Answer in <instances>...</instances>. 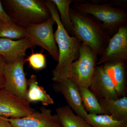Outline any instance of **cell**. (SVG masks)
Returning a JSON list of instances; mask_svg holds the SVG:
<instances>
[{"instance_id":"cell-1","label":"cell","mask_w":127,"mask_h":127,"mask_svg":"<svg viewBox=\"0 0 127 127\" xmlns=\"http://www.w3.org/2000/svg\"><path fill=\"white\" fill-rule=\"evenodd\" d=\"M45 3L57 27L54 35L59 50V59L57 65L52 71V80L57 82L70 78L71 66L79 56L82 42L76 36L70 35L65 30L57 7L51 0H46Z\"/></svg>"},{"instance_id":"cell-2","label":"cell","mask_w":127,"mask_h":127,"mask_svg":"<svg viewBox=\"0 0 127 127\" xmlns=\"http://www.w3.org/2000/svg\"><path fill=\"white\" fill-rule=\"evenodd\" d=\"M70 14L74 36L82 43L95 50L100 57L111 37L103 28L102 23L93 16L72 7L70 8Z\"/></svg>"},{"instance_id":"cell-3","label":"cell","mask_w":127,"mask_h":127,"mask_svg":"<svg viewBox=\"0 0 127 127\" xmlns=\"http://www.w3.org/2000/svg\"><path fill=\"white\" fill-rule=\"evenodd\" d=\"M74 1L72 7L93 16L102 23L103 28L111 37L120 28L127 25V12L125 9L114 6L104 0Z\"/></svg>"},{"instance_id":"cell-4","label":"cell","mask_w":127,"mask_h":127,"mask_svg":"<svg viewBox=\"0 0 127 127\" xmlns=\"http://www.w3.org/2000/svg\"><path fill=\"white\" fill-rule=\"evenodd\" d=\"M5 11L12 22L26 28L46 21L52 17L43 0H4Z\"/></svg>"},{"instance_id":"cell-5","label":"cell","mask_w":127,"mask_h":127,"mask_svg":"<svg viewBox=\"0 0 127 127\" xmlns=\"http://www.w3.org/2000/svg\"><path fill=\"white\" fill-rule=\"evenodd\" d=\"M98 56L95 50L82 43L79 56L71 66L70 78L78 86L89 88Z\"/></svg>"},{"instance_id":"cell-6","label":"cell","mask_w":127,"mask_h":127,"mask_svg":"<svg viewBox=\"0 0 127 127\" xmlns=\"http://www.w3.org/2000/svg\"><path fill=\"white\" fill-rule=\"evenodd\" d=\"M56 24L52 17L37 25L26 28L27 37L34 46L41 47L49 53L56 61L59 59V50L55 41L53 26Z\"/></svg>"},{"instance_id":"cell-7","label":"cell","mask_w":127,"mask_h":127,"mask_svg":"<svg viewBox=\"0 0 127 127\" xmlns=\"http://www.w3.org/2000/svg\"><path fill=\"white\" fill-rule=\"evenodd\" d=\"M25 60V56H22L13 63L5 64L3 71L5 78L4 88L28 101V88L24 71Z\"/></svg>"},{"instance_id":"cell-8","label":"cell","mask_w":127,"mask_h":127,"mask_svg":"<svg viewBox=\"0 0 127 127\" xmlns=\"http://www.w3.org/2000/svg\"><path fill=\"white\" fill-rule=\"evenodd\" d=\"M35 111L30 102L4 88L0 89V117L21 118L31 115Z\"/></svg>"},{"instance_id":"cell-9","label":"cell","mask_w":127,"mask_h":127,"mask_svg":"<svg viewBox=\"0 0 127 127\" xmlns=\"http://www.w3.org/2000/svg\"><path fill=\"white\" fill-rule=\"evenodd\" d=\"M120 61H127V25L120 28L111 37L96 65Z\"/></svg>"},{"instance_id":"cell-10","label":"cell","mask_w":127,"mask_h":127,"mask_svg":"<svg viewBox=\"0 0 127 127\" xmlns=\"http://www.w3.org/2000/svg\"><path fill=\"white\" fill-rule=\"evenodd\" d=\"M12 127H58L61 126L56 114L44 107L31 115L19 118H6Z\"/></svg>"},{"instance_id":"cell-11","label":"cell","mask_w":127,"mask_h":127,"mask_svg":"<svg viewBox=\"0 0 127 127\" xmlns=\"http://www.w3.org/2000/svg\"><path fill=\"white\" fill-rule=\"evenodd\" d=\"M53 87L55 92L63 95L68 106L76 115L85 120L88 113L83 105L77 84L71 78H68L62 81L55 82Z\"/></svg>"},{"instance_id":"cell-12","label":"cell","mask_w":127,"mask_h":127,"mask_svg":"<svg viewBox=\"0 0 127 127\" xmlns=\"http://www.w3.org/2000/svg\"><path fill=\"white\" fill-rule=\"evenodd\" d=\"M89 89L98 100L104 98L117 100L119 98L112 82L101 65H96Z\"/></svg>"},{"instance_id":"cell-13","label":"cell","mask_w":127,"mask_h":127,"mask_svg":"<svg viewBox=\"0 0 127 127\" xmlns=\"http://www.w3.org/2000/svg\"><path fill=\"white\" fill-rule=\"evenodd\" d=\"M34 46L28 37L18 40L0 38V55L4 57L6 63H13L25 56L27 50Z\"/></svg>"},{"instance_id":"cell-14","label":"cell","mask_w":127,"mask_h":127,"mask_svg":"<svg viewBox=\"0 0 127 127\" xmlns=\"http://www.w3.org/2000/svg\"><path fill=\"white\" fill-rule=\"evenodd\" d=\"M125 61L104 64L103 68L110 77L118 97L125 96L127 84V69Z\"/></svg>"},{"instance_id":"cell-15","label":"cell","mask_w":127,"mask_h":127,"mask_svg":"<svg viewBox=\"0 0 127 127\" xmlns=\"http://www.w3.org/2000/svg\"><path fill=\"white\" fill-rule=\"evenodd\" d=\"M28 82L27 101L32 102H40L44 106L54 104L52 98L48 94L44 88L38 84L36 76L32 75Z\"/></svg>"},{"instance_id":"cell-16","label":"cell","mask_w":127,"mask_h":127,"mask_svg":"<svg viewBox=\"0 0 127 127\" xmlns=\"http://www.w3.org/2000/svg\"><path fill=\"white\" fill-rule=\"evenodd\" d=\"M99 102L107 114L112 115L118 120L127 121V97L126 96L117 100L100 99Z\"/></svg>"},{"instance_id":"cell-17","label":"cell","mask_w":127,"mask_h":127,"mask_svg":"<svg viewBox=\"0 0 127 127\" xmlns=\"http://www.w3.org/2000/svg\"><path fill=\"white\" fill-rule=\"evenodd\" d=\"M56 112L62 127H92L84 119L75 114L68 105L58 107Z\"/></svg>"},{"instance_id":"cell-18","label":"cell","mask_w":127,"mask_h":127,"mask_svg":"<svg viewBox=\"0 0 127 127\" xmlns=\"http://www.w3.org/2000/svg\"><path fill=\"white\" fill-rule=\"evenodd\" d=\"M85 120L92 127H124L127 125V121L118 120L107 114L88 113Z\"/></svg>"},{"instance_id":"cell-19","label":"cell","mask_w":127,"mask_h":127,"mask_svg":"<svg viewBox=\"0 0 127 127\" xmlns=\"http://www.w3.org/2000/svg\"><path fill=\"white\" fill-rule=\"evenodd\" d=\"M78 87L83 105L88 113L94 114H107L101 106L99 100L89 88L80 86Z\"/></svg>"},{"instance_id":"cell-20","label":"cell","mask_w":127,"mask_h":127,"mask_svg":"<svg viewBox=\"0 0 127 127\" xmlns=\"http://www.w3.org/2000/svg\"><path fill=\"white\" fill-rule=\"evenodd\" d=\"M59 12L61 22L68 34L74 36L73 26L70 17V6L72 0H51Z\"/></svg>"},{"instance_id":"cell-21","label":"cell","mask_w":127,"mask_h":127,"mask_svg":"<svg viewBox=\"0 0 127 127\" xmlns=\"http://www.w3.org/2000/svg\"><path fill=\"white\" fill-rule=\"evenodd\" d=\"M27 37L26 28L19 26L11 21L3 22L0 26V38L18 40Z\"/></svg>"},{"instance_id":"cell-22","label":"cell","mask_w":127,"mask_h":127,"mask_svg":"<svg viewBox=\"0 0 127 127\" xmlns=\"http://www.w3.org/2000/svg\"><path fill=\"white\" fill-rule=\"evenodd\" d=\"M25 63L28 62L29 66L35 71L40 70L45 68L46 66V58L42 51L41 52L32 53L26 59Z\"/></svg>"},{"instance_id":"cell-23","label":"cell","mask_w":127,"mask_h":127,"mask_svg":"<svg viewBox=\"0 0 127 127\" xmlns=\"http://www.w3.org/2000/svg\"><path fill=\"white\" fill-rule=\"evenodd\" d=\"M0 19L3 22L11 21L10 18L5 11L2 2L0 0Z\"/></svg>"},{"instance_id":"cell-24","label":"cell","mask_w":127,"mask_h":127,"mask_svg":"<svg viewBox=\"0 0 127 127\" xmlns=\"http://www.w3.org/2000/svg\"><path fill=\"white\" fill-rule=\"evenodd\" d=\"M0 127H12L10 123L6 118L0 117Z\"/></svg>"},{"instance_id":"cell-25","label":"cell","mask_w":127,"mask_h":127,"mask_svg":"<svg viewBox=\"0 0 127 127\" xmlns=\"http://www.w3.org/2000/svg\"><path fill=\"white\" fill-rule=\"evenodd\" d=\"M5 64V58L4 57L0 55V75L3 74V70Z\"/></svg>"},{"instance_id":"cell-26","label":"cell","mask_w":127,"mask_h":127,"mask_svg":"<svg viewBox=\"0 0 127 127\" xmlns=\"http://www.w3.org/2000/svg\"><path fill=\"white\" fill-rule=\"evenodd\" d=\"M5 84V78L3 74L0 75V89L4 88Z\"/></svg>"},{"instance_id":"cell-27","label":"cell","mask_w":127,"mask_h":127,"mask_svg":"<svg viewBox=\"0 0 127 127\" xmlns=\"http://www.w3.org/2000/svg\"><path fill=\"white\" fill-rule=\"evenodd\" d=\"M124 127H127V125H126V126H125Z\"/></svg>"},{"instance_id":"cell-28","label":"cell","mask_w":127,"mask_h":127,"mask_svg":"<svg viewBox=\"0 0 127 127\" xmlns=\"http://www.w3.org/2000/svg\"><path fill=\"white\" fill-rule=\"evenodd\" d=\"M62 127V126H60V127Z\"/></svg>"}]
</instances>
